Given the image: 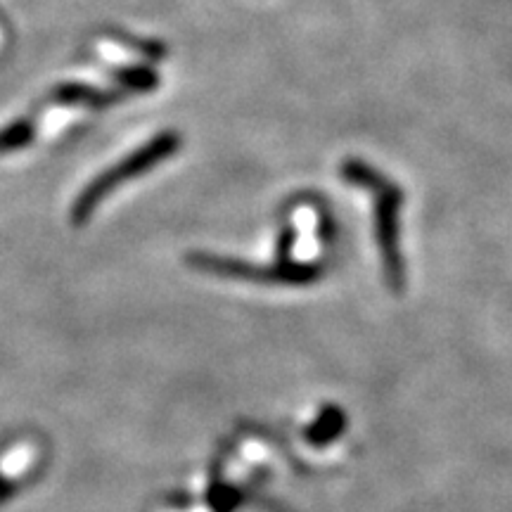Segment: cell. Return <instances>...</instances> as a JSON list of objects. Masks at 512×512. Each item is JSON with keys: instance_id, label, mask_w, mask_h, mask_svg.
<instances>
[{"instance_id": "obj_1", "label": "cell", "mask_w": 512, "mask_h": 512, "mask_svg": "<svg viewBox=\"0 0 512 512\" xmlns=\"http://www.w3.org/2000/svg\"><path fill=\"white\" fill-rule=\"evenodd\" d=\"M342 176L349 183L368 188L375 197V235L377 245H380L382 264H384V278H387L389 287L394 292L403 290L406 283V266H403L401 254V190L387 181V178L370 169L368 164L351 162L344 164Z\"/></svg>"}, {"instance_id": "obj_2", "label": "cell", "mask_w": 512, "mask_h": 512, "mask_svg": "<svg viewBox=\"0 0 512 512\" xmlns=\"http://www.w3.org/2000/svg\"><path fill=\"white\" fill-rule=\"evenodd\" d=\"M178 145H181L178 133L164 131L162 136H157L155 140H150V143L138 147L133 155L121 159L114 169H110L107 174H102L98 181H93L91 185H88L86 192L79 197V202L74 204V219L76 221L86 219V216L91 214V211L98 207V204L105 200V197L110 195L117 185L131 181V178L145 174L147 169H152V166L164 162L166 157L174 155V152L178 150Z\"/></svg>"}, {"instance_id": "obj_3", "label": "cell", "mask_w": 512, "mask_h": 512, "mask_svg": "<svg viewBox=\"0 0 512 512\" xmlns=\"http://www.w3.org/2000/svg\"><path fill=\"white\" fill-rule=\"evenodd\" d=\"M192 266L200 271L223 275V278H242V280H259V283H287V285H309L323 275V268L316 264H292V261L280 259L273 266H254L242 264V261L226 259V256L214 254H195Z\"/></svg>"}, {"instance_id": "obj_4", "label": "cell", "mask_w": 512, "mask_h": 512, "mask_svg": "<svg viewBox=\"0 0 512 512\" xmlns=\"http://www.w3.org/2000/svg\"><path fill=\"white\" fill-rule=\"evenodd\" d=\"M347 420H344V413H339L337 408H328L325 415H320V420L313 422V425L306 430V441L313 446H323L337 437L339 432L344 430Z\"/></svg>"}]
</instances>
